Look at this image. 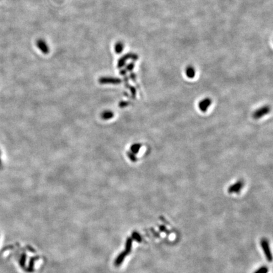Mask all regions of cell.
<instances>
[{"label": "cell", "instance_id": "3957f363", "mask_svg": "<svg viewBox=\"0 0 273 273\" xmlns=\"http://www.w3.org/2000/svg\"><path fill=\"white\" fill-rule=\"evenodd\" d=\"M269 111V109L267 106L262 107L259 110H257L254 114V118L255 119H259L262 118L263 116L266 115Z\"/></svg>", "mask_w": 273, "mask_h": 273}, {"label": "cell", "instance_id": "5b68a950", "mask_svg": "<svg viewBox=\"0 0 273 273\" xmlns=\"http://www.w3.org/2000/svg\"><path fill=\"white\" fill-rule=\"evenodd\" d=\"M211 104V100L209 98H206L202 100L199 103V109L201 110V111H202V112H206V110L208 109V108L210 106Z\"/></svg>", "mask_w": 273, "mask_h": 273}, {"label": "cell", "instance_id": "277c9868", "mask_svg": "<svg viewBox=\"0 0 273 273\" xmlns=\"http://www.w3.org/2000/svg\"><path fill=\"white\" fill-rule=\"evenodd\" d=\"M242 187H243L242 181H237L236 184H235L230 187V188L228 189V192L230 194L238 193L242 189Z\"/></svg>", "mask_w": 273, "mask_h": 273}, {"label": "cell", "instance_id": "6da1fadb", "mask_svg": "<svg viewBox=\"0 0 273 273\" xmlns=\"http://www.w3.org/2000/svg\"><path fill=\"white\" fill-rule=\"evenodd\" d=\"M36 45L38 49L41 51L43 54H48L50 53V47L44 39H39L36 42Z\"/></svg>", "mask_w": 273, "mask_h": 273}, {"label": "cell", "instance_id": "8992f818", "mask_svg": "<svg viewBox=\"0 0 273 273\" xmlns=\"http://www.w3.org/2000/svg\"><path fill=\"white\" fill-rule=\"evenodd\" d=\"M124 46L123 44L121 42H118L115 45V51L116 53H121L123 50Z\"/></svg>", "mask_w": 273, "mask_h": 273}, {"label": "cell", "instance_id": "7a4b0ae2", "mask_svg": "<svg viewBox=\"0 0 273 273\" xmlns=\"http://www.w3.org/2000/svg\"><path fill=\"white\" fill-rule=\"evenodd\" d=\"M260 245L261 247L264 252L265 255L266 257V259L268 261L270 262L272 261V254L269 249V245L268 244V242L267 241L266 239H262L261 242H260Z\"/></svg>", "mask_w": 273, "mask_h": 273}, {"label": "cell", "instance_id": "7c38bea8", "mask_svg": "<svg viewBox=\"0 0 273 273\" xmlns=\"http://www.w3.org/2000/svg\"><path fill=\"white\" fill-rule=\"evenodd\" d=\"M0 152H1V151H0Z\"/></svg>", "mask_w": 273, "mask_h": 273}, {"label": "cell", "instance_id": "52a82bcc", "mask_svg": "<svg viewBox=\"0 0 273 273\" xmlns=\"http://www.w3.org/2000/svg\"><path fill=\"white\" fill-rule=\"evenodd\" d=\"M186 75L189 78H193L195 75V70L192 68H188L186 70Z\"/></svg>", "mask_w": 273, "mask_h": 273}, {"label": "cell", "instance_id": "30bf717a", "mask_svg": "<svg viewBox=\"0 0 273 273\" xmlns=\"http://www.w3.org/2000/svg\"><path fill=\"white\" fill-rule=\"evenodd\" d=\"M159 230L161 232H168V231L166 230V228L164 226H159Z\"/></svg>", "mask_w": 273, "mask_h": 273}, {"label": "cell", "instance_id": "9c48e42d", "mask_svg": "<svg viewBox=\"0 0 273 273\" xmlns=\"http://www.w3.org/2000/svg\"><path fill=\"white\" fill-rule=\"evenodd\" d=\"M133 237L136 240V241H138V242H141V240H142V238H141V236L137 233H134L133 234Z\"/></svg>", "mask_w": 273, "mask_h": 273}, {"label": "cell", "instance_id": "ba28073f", "mask_svg": "<svg viewBox=\"0 0 273 273\" xmlns=\"http://www.w3.org/2000/svg\"><path fill=\"white\" fill-rule=\"evenodd\" d=\"M268 269L265 266H262L257 270L254 273H267Z\"/></svg>", "mask_w": 273, "mask_h": 273}, {"label": "cell", "instance_id": "8fae6325", "mask_svg": "<svg viewBox=\"0 0 273 273\" xmlns=\"http://www.w3.org/2000/svg\"><path fill=\"white\" fill-rule=\"evenodd\" d=\"M1 165H2V159L1 158H0V166H1Z\"/></svg>", "mask_w": 273, "mask_h": 273}]
</instances>
